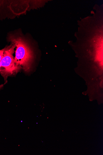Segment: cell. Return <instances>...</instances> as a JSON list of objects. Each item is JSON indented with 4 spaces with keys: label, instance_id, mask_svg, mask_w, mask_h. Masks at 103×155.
<instances>
[{
    "label": "cell",
    "instance_id": "cell-1",
    "mask_svg": "<svg viewBox=\"0 0 103 155\" xmlns=\"http://www.w3.org/2000/svg\"><path fill=\"white\" fill-rule=\"evenodd\" d=\"M12 44L16 46L14 62L17 66L21 67L26 73L30 71L33 54L27 41L22 36L10 35L8 38Z\"/></svg>",
    "mask_w": 103,
    "mask_h": 155
},
{
    "label": "cell",
    "instance_id": "cell-2",
    "mask_svg": "<svg viewBox=\"0 0 103 155\" xmlns=\"http://www.w3.org/2000/svg\"><path fill=\"white\" fill-rule=\"evenodd\" d=\"M16 46L12 44L5 48L3 56L1 61V68L0 74L4 77L5 81L8 76L17 74L20 71L21 67L17 66L14 62L13 55L15 52Z\"/></svg>",
    "mask_w": 103,
    "mask_h": 155
},
{
    "label": "cell",
    "instance_id": "cell-3",
    "mask_svg": "<svg viewBox=\"0 0 103 155\" xmlns=\"http://www.w3.org/2000/svg\"><path fill=\"white\" fill-rule=\"evenodd\" d=\"M5 49L4 48L2 50H0V71H1V61L3 57Z\"/></svg>",
    "mask_w": 103,
    "mask_h": 155
},
{
    "label": "cell",
    "instance_id": "cell-4",
    "mask_svg": "<svg viewBox=\"0 0 103 155\" xmlns=\"http://www.w3.org/2000/svg\"><path fill=\"white\" fill-rule=\"evenodd\" d=\"M3 86V84H2V85H0V89Z\"/></svg>",
    "mask_w": 103,
    "mask_h": 155
}]
</instances>
